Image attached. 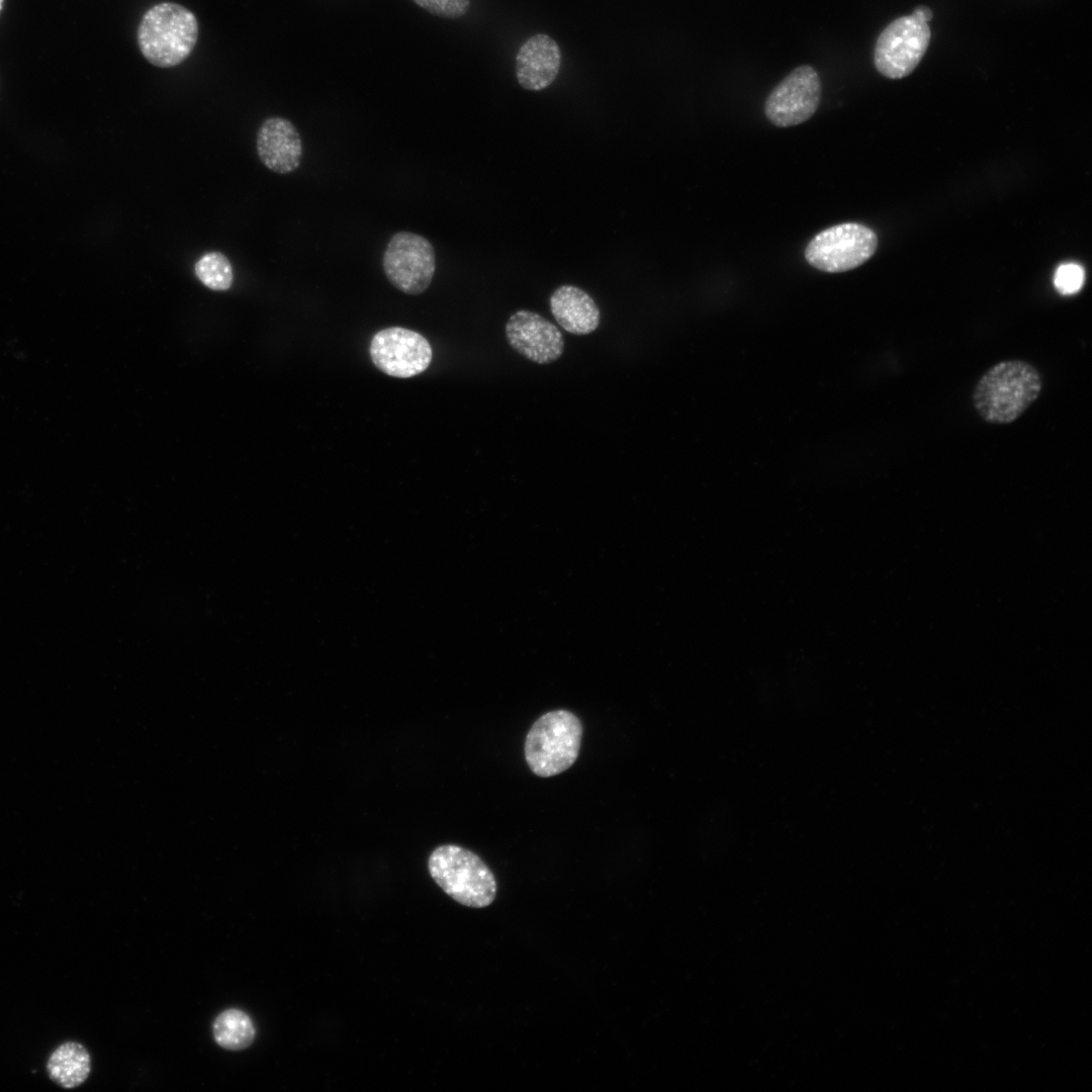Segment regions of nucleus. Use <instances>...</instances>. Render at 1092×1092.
<instances>
[{
    "label": "nucleus",
    "mask_w": 1092,
    "mask_h": 1092,
    "mask_svg": "<svg viewBox=\"0 0 1092 1092\" xmlns=\"http://www.w3.org/2000/svg\"><path fill=\"white\" fill-rule=\"evenodd\" d=\"M1042 389L1039 372L1031 364L1005 360L990 367L976 383L972 401L987 423L1007 425L1019 419Z\"/></svg>",
    "instance_id": "obj_1"
},
{
    "label": "nucleus",
    "mask_w": 1092,
    "mask_h": 1092,
    "mask_svg": "<svg viewBox=\"0 0 1092 1092\" xmlns=\"http://www.w3.org/2000/svg\"><path fill=\"white\" fill-rule=\"evenodd\" d=\"M198 32V21L191 10L178 3L161 2L144 13L136 39L149 63L159 68H171L189 57Z\"/></svg>",
    "instance_id": "obj_2"
},
{
    "label": "nucleus",
    "mask_w": 1092,
    "mask_h": 1092,
    "mask_svg": "<svg viewBox=\"0 0 1092 1092\" xmlns=\"http://www.w3.org/2000/svg\"><path fill=\"white\" fill-rule=\"evenodd\" d=\"M428 869L436 884L461 905L483 908L495 898L497 886L492 872L466 848L438 846L429 856Z\"/></svg>",
    "instance_id": "obj_3"
},
{
    "label": "nucleus",
    "mask_w": 1092,
    "mask_h": 1092,
    "mask_svg": "<svg viewBox=\"0 0 1092 1092\" xmlns=\"http://www.w3.org/2000/svg\"><path fill=\"white\" fill-rule=\"evenodd\" d=\"M581 738L582 725L573 713L547 712L534 722L526 736V762L538 777L561 774L575 762Z\"/></svg>",
    "instance_id": "obj_4"
},
{
    "label": "nucleus",
    "mask_w": 1092,
    "mask_h": 1092,
    "mask_svg": "<svg viewBox=\"0 0 1092 1092\" xmlns=\"http://www.w3.org/2000/svg\"><path fill=\"white\" fill-rule=\"evenodd\" d=\"M878 238L870 228L845 222L818 233L807 245L804 256L814 268L828 273L854 269L876 252Z\"/></svg>",
    "instance_id": "obj_5"
},
{
    "label": "nucleus",
    "mask_w": 1092,
    "mask_h": 1092,
    "mask_svg": "<svg viewBox=\"0 0 1092 1092\" xmlns=\"http://www.w3.org/2000/svg\"><path fill=\"white\" fill-rule=\"evenodd\" d=\"M382 267L395 288L410 295L422 294L435 274V249L421 235L406 231L395 233L387 243Z\"/></svg>",
    "instance_id": "obj_6"
},
{
    "label": "nucleus",
    "mask_w": 1092,
    "mask_h": 1092,
    "mask_svg": "<svg viewBox=\"0 0 1092 1092\" xmlns=\"http://www.w3.org/2000/svg\"><path fill=\"white\" fill-rule=\"evenodd\" d=\"M930 35L928 23L913 15L893 20L880 33L875 44L877 70L890 79L909 75L925 54Z\"/></svg>",
    "instance_id": "obj_7"
},
{
    "label": "nucleus",
    "mask_w": 1092,
    "mask_h": 1092,
    "mask_svg": "<svg viewBox=\"0 0 1092 1092\" xmlns=\"http://www.w3.org/2000/svg\"><path fill=\"white\" fill-rule=\"evenodd\" d=\"M821 91L817 72L808 65L797 67L767 96L765 116L779 127L800 124L816 112Z\"/></svg>",
    "instance_id": "obj_8"
},
{
    "label": "nucleus",
    "mask_w": 1092,
    "mask_h": 1092,
    "mask_svg": "<svg viewBox=\"0 0 1092 1092\" xmlns=\"http://www.w3.org/2000/svg\"><path fill=\"white\" fill-rule=\"evenodd\" d=\"M373 364L383 373L410 378L421 374L432 361V348L421 334L400 327L377 332L370 343Z\"/></svg>",
    "instance_id": "obj_9"
},
{
    "label": "nucleus",
    "mask_w": 1092,
    "mask_h": 1092,
    "mask_svg": "<svg viewBox=\"0 0 1092 1092\" xmlns=\"http://www.w3.org/2000/svg\"><path fill=\"white\" fill-rule=\"evenodd\" d=\"M505 332L509 345L532 362L549 364L563 354V335L554 324L537 312L517 310L510 315Z\"/></svg>",
    "instance_id": "obj_10"
},
{
    "label": "nucleus",
    "mask_w": 1092,
    "mask_h": 1092,
    "mask_svg": "<svg viewBox=\"0 0 1092 1092\" xmlns=\"http://www.w3.org/2000/svg\"><path fill=\"white\" fill-rule=\"evenodd\" d=\"M256 150L262 164L277 174H289L299 166L302 141L296 126L281 116L266 118L257 131Z\"/></svg>",
    "instance_id": "obj_11"
},
{
    "label": "nucleus",
    "mask_w": 1092,
    "mask_h": 1092,
    "mask_svg": "<svg viewBox=\"0 0 1092 1092\" xmlns=\"http://www.w3.org/2000/svg\"><path fill=\"white\" fill-rule=\"evenodd\" d=\"M561 51L556 40L546 33L526 39L516 55V77L521 87L540 91L549 87L558 76Z\"/></svg>",
    "instance_id": "obj_12"
},
{
    "label": "nucleus",
    "mask_w": 1092,
    "mask_h": 1092,
    "mask_svg": "<svg viewBox=\"0 0 1092 1092\" xmlns=\"http://www.w3.org/2000/svg\"><path fill=\"white\" fill-rule=\"evenodd\" d=\"M550 310L566 332L584 336L595 332L601 321L600 309L593 297L581 288L564 284L549 298Z\"/></svg>",
    "instance_id": "obj_13"
},
{
    "label": "nucleus",
    "mask_w": 1092,
    "mask_h": 1092,
    "mask_svg": "<svg viewBox=\"0 0 1092 1092\" xmlns=\"http://www.w3.org/2000/svg\"><path fill=\"white\" fill-rule=\"evenodd\" d=\"M91 1071L90 1055L77 1041H66L57 1046L47 1061L50 1079L58 1086L73 1089L82 1085Z\"/></svg>",
    "instance_id": "obj_14"
},
{
    "label": "nucleus",
    "mask_w": 1092,
    "mask_h": 1092,
    "mask_svg": "<svg viewBox=\"0 0 1092 1092\" xmlns=\"http://www.w3.org/2000/svg\"><path fill=\"white\" fill-rule=\"evenodd\" d=\"M216 1043L230 1051H240L251 1045L256 1030L250 1016L240 1009H228L215 1018L212 1025Z\"/></svg>",
    "instance_id": "obj_15"
},
{
    "label": "nucleus",
    "mask_w": 1092,
    "mask_h": 1092,
    "mask_svg": "<svg viewBox=\"0 0 1092 1092\" xmlns=\"http://www.w3.org/2000/svg\"><path fill=\"white\" fill-rule=\"evenodd\" d=\"M194 273L199 281L214 291H225L234 281V272L229 258L218 251L207 252L194 265Z\"/></svg>",
    "instance_id": "obj_16"
},
{
    "label": "nucleus",
    "mask_w": 1092,
    "mask_h": 1092,
    "mask_svg": "<svg viewBox=\"0 0 1092 1092\" xmlns=\"http://www.w3.org/2000/svg\"><path fill=\"white\" fill-rule=\"evenodd\" d=\"M1083 268L1075 263H1066L1058 267L1054 276L1056 289L1064 295L1078 292L1084 283Z\"/></svg>",
    "instance_id": "obj_17"
},
{
    "label": "nucleus",
    "mask_w": 1092,
    "mask_h": 1092,
    "mask_svg": "<svg viewBox=\"0 0 1092 1092\" xmlns=\"http://www.w3.org/2000/svg\"><path fill=\"white\" fill-rule=\"evenodd\" d=\"M429 13L448 19L462 17L469 9L470 0H413Z\"/></svg>",
    "instance_id": "obj_18"
},
{
    "label": "nucleus",
    "mask_w": 1092,
    "mask_h": 1092,
    "mask_svg": "<svg viewBox=\"0 0 1092 1092\" xmlns=\"http://www.w3.org/2000/svg\"><path fill=\"white\" fill-rule=\"evenodd\" d=\"M912 15H913L914 17H916L917 19H919V20H921V21H923V22H927V23H928V21H929V20H931V18H932V12H931V10H930V9H929L928 7H926V6H918V7H916V8L914 9V11H913V14H912Z\"/></svg>",
    "instance_id": "obj_19"
},
{
    "label": "nucleus",
    "mask_w": 1092,
    "mask_h": 1092,
    "mask_svg": "<svg viewBox=\"0 0 1092 1092\" xmlns=\"http://www.w3.org/2000/svg\"><path fill=\"white\" fill-rule=\"evenodd\" d=\"M3 5H4V0H0V13L2 11Z\"/></svg>",
    "instance_id": "obj_20"
}]
</instances>
